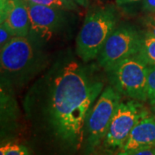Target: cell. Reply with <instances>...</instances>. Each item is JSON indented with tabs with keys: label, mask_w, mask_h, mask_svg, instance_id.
Instances as JSON below:
<instances>
[{
	"label": "cell",
	"mask_w": 155,
	"mask_h": 155,
	"mask_svg": "<svg viewBox=\"0 0 155 155\" xmlns=\"http://www.w3.org/2000/svg\"><path fill=\"white\" fill-rule=\"evenodd\" d=\"M103 89L92 67L66 56L35 84L27 99L38 101L59 143L77 151L83 146L87 115Z\"/></svg>",
	"instance_id": "obj_1"
},
{
	"label": "cell",
	"mask_w": 155,
	"mask_h": 155,
	"mask_svg": "<svg viewBox=\"0 0 155 155\" xmlns=\"http://www.w3.org/2000/svg\"><path fill=\"white\" fill-rule=\"evenodd\" d=\"M45 64L41 44L31 36H15L0 51L1 84L11 88L23 84Z\"/></svg>",
	"instance_id": "obj_2"
},
{
	"label": "cell",
	"mask_w": 155,
	"mask_h": 155,
	"mask_svg": "<svg viewBox=\"0 0 155 155\" xmlns=\"http://www.w3.org/2000/svg\"><path fill=\"white\" fill-rule=\"evenodd\" d=\"M118 22L119 11L116 5L95 6L88 11L76 40V53L84 63L98 56Z\"/></svg>",
	"instance_id": "obj_3"
},
{
	"label": "cell",
	"mask_w": 155,
	"mask_h": 155,
	"mask_svg": "<svg viewBox=\"0 0 155 155\" xmlns=\"http://www.w3.org/2000/svg\"><path fill=\"white\" fill-rule=\"evenodd\" d=\"M121 99L122 94L112 85H109L96 100L84 124L83 145L86 154L93 153L103 143Z\"/></svg>",
	"instance_id": "obj_4"
},
{
	"label": "cell",
	"mask_w": 155,
	"mask_h": 155,
	"mask_svg": "<svg viewBox=\"0 0 155 155\" xmlns=\"http://www.w3.org/2000/svg\"><path fill=\"white\" fill-rule=\"evenodd\" d=\"M110 84L127 97L147 101L148 65L136 55L127 58L106 71Z\"/></svg>",
	"instance_id": "obj_5"
},
{
	"label": "cell",
	"mask_w": 155,
	"mask_h": 155,
	"mask_svg": "<svg viewBox=\"0 0 155 155\" xmlns=\"http://www.w3.org/2000/svg\"><path fill=\"white\" fill-rule=\"evenodd\" d=\"M141 41V30L127 23L117 25L100 51L98 65L106 72L120 61L136 55Z\"/></svg>",
	"instance_id": "obj_6"
},
{
	"label": "cell",
	"mask_w": 155,
	"mask_h": 155,
	"mask_svg": "<svg viewBox=\"0 0 155 155\" xmlns=\"http://www.w3.org/2000/svg\"><path fill=\"white\" fill-rule=\"evenodd\" d=\"M150 112L141 102L130 100L121 102L108 127L103 147L107 152H117L125 144L134 127Z\"/></svg>",
	"instance_id": "obj_7"
},
{
	"label": "cell",
	"mask_w": 155,
	"mask_h": 155,
	"mask_svg": "<svg viewBox=\"0 0 155 155\" xmlns=\"http://www.w3.org/2000/svg\"><path fill=\"white\" fill-rule=\"evenodd\" d=\"M26 5L30 21L28 35L41 44L49 41L67 24L68 11L30 3Z\"/></svg>",
	"instance_id": "obj_8"
},
{
	"label": "cell",
	"mask_w": 155,
	"mask_h": 155,
	"mask_svg": "<svg viewBox=\"0 0 155 155\" xmlns=\"http://www.w3.org/2000/svg\"><path fill=\"white\" fill-rule=\"evenodd\" d=\"M0 22L5 24L16 36L29 35L30 21L23 0H0Z\"/></svg>",
	"instance_id": "obj_9"
},
{
	"label": "cell",
	"mask_w": 155,
	"mask_h": 155,
	"mask_svg": "<svg viewBox=\"0 0 155 155\" xmlns=\"http://www.w3.org/2000/svg\"><path fill=\"white\" fill-rule=\"evenodd\" d=\"M155 147V117L146 116L134 127L117 155H129L136 151Z\"/></svg>",
	"instance_id": "obj_10"
},
{
	"label": "cell",
	"mask_w": 155,
	"mask_h": 155,
	"mask_svg": "<svg viewBox=\"0 0 155 155\" xmlns=\"http://www.w3.org/2000/svg\"><path fill=\"white\" fill-rule=\"evenodd\" d=\"M136 56L147 65L155 66V38L142 33L141 44Z\"/></svg>",
	"instance_id": "obj_11"
},
{
	"label": "cell",
	"mask_w": 155,
	"mask_h": 155,
	"mask_svg": "<svg viewBox=\"0 0 155 155\" xmlns=\"http://www.w3.org/2000/svg\"><path fill=\"white\" fill-rule=\"evenodd\" d=\"M25 3L48 6L67 11H77L78 5L72 0H23Z\"/></svg>",
	"instance_id": "obj_12"
},
{
	"label": "cell",
	"mask_w": 155,
	"mask_h": 155,
	"mask_svg": "<svg viewBox=\"0 0 155 155\" xmlns=\"http://www.w3.org/2000/svg\"><path fill=\"white\" fill-rule=\"evenodd\" d=\"M0 155H32V153L24 145L5 142L4 145H1Z\"/></svg>",
	"instance_id": "obj_13"
},
{
	"label": "cell",
	"mask_w": 155,
	"mask_h": 155,
	"mask_svg": "<svg viewBox=\"0 0 155 155\" xmlns=\"http://www.w3.org/2000/svg\"><path fill=\"white\" fill-rule=\"evenodd\" d=\"M117 8L127 16L136 14L139 7L141 8L144 0H115Z\"/></svg>",
	"instance_id": "obj_14"
},
{
	"label": "cell",
	"mask_w": 155,
	"mask_h": 155,
	"mask_svg": "<svg viewBox=\"0 0 155 155\" xmlns=\"http://www.w3.org/2000/svg\"><path fill=\"white\" fill-rule=\"evenodd\" d=\"M147 101L150 104H155V66H148Z\"/></svg>",
	"instance_id": "obj_15"
},
{
	"label": "cell",
	"mask_w": 155,
	"mask_h": 155,
	"mask_svg": "<svg viewBox=\"0 0 155 155\" xmlns=\"http://www.w3.org/2000/svg\"><path fill=\"white\" fill-rule=\"evenodd\" d=\"M143 25L144 29L141 30V32L146 35L155 38V16H153V14L145 18Z\"/></svg>",
	"instance_id": "obj_16"
},
{
	"label": "cell",
	"mask_w": 155,
	"mask_h": 155,
	"mask_svg": "<svg viewBox=\"0 0 155 155\" xmlns=\"http://www.w3.org/2000/svg\"><path fill=\"white\" fill-rule=\"evenodd\" d=\"M16 35L4 23H0V48H3Z\"/></svg>",
	"instance_id": "obj_17"
},
{
	"label": "cell",
	"mask_w": 155,
	"mask_h": 155,
	"mask_svg": "<svg viewBox=\"0 0 155 155\" xmlns=\"http://www.w3.org/2000/svg\"><path fill=\"white\" fill-rule=\"evenodd\" d=\"M141 11L146 14H155V0H144L141 6Z\"/></svg>",
	"instance_id": "obj_18"
},
{
	"label": "cell",
	"mask_w": 155,
	"mask_h": 155,
	"mask_svg": "<svg viewBox=\"0 0 155 155\" xmlns=\"http://www.w3.org/2000/svg\"><path fill=\"white\" fill-rule=\"evenodd\" d=\"M129 155H155V147L139 150Z\"/></svg>",
	"instance_id": "obj_19"
},
{
	"label": "cell",
	"mask_w": 155,
	"mask_h": 155,
	"mask_svg": "<svg viewBox=\"0 0 155 155\" xmlns=\"http://www.w3.org/2000/svg\"><path fill=\"white\" fill-rule=\"evenodd\" d=\"M72 2H74L75 4H77L78 6H81L84 8L88 7L90 5V0H72Z\"/></svg>",
	"instance_id": "obj_20"
},
{
	"label": "cell",
	"mask_w": 155,
	"mask_h": 155,
	"mask_svg": "<svg viewBox=\"0 0 155 155\" xmlns=\"http://www.w3.org/2000/svg\"><path fill=\"white\" fill-rule=\"evenodd\" d=\"M151 113H152V115L155 117V104H151Z\"/></svg>",
	"instance_id": "obj_21"
},
{
	"label": "cell",
	"mask_w": 155,
	"mask_h": 155,
	"mask_svg": "<svg viewBox=\"0 0 155 155\" xmlns=\"http://www.w3.org/2000/svg\"><path fill=\"white\" fill-rule=\"evenodd\" d=\"M99 1H106V0H99Z\"/></svg>",
	"instance_id": "obj_22"
}]
</instances>
